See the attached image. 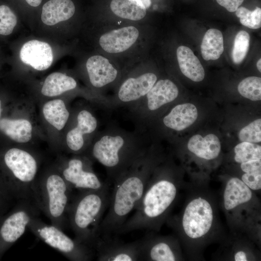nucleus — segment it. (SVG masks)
<instances>
[{"label": "nucleus", "mask_w": 261, "mask_h": 261, "mask_svg": "<svg viewBox=\"0 0 261 261\" xmlns=\"http://www.w3.org/2000/svg\"><path fill=\"white\" fill-rule=\"evenodd\" d=\"M256 66H257V69H258V71L260 72H261V58H260L258 60V61L257 62Z\"/></svg>", "instance_id": "nucleus-40"}, {"label": "nucleus", "mask_w": 261, "mask_h": 261, "mask_svg": "<svg viewBox=\"0 0 261 261\" xmlns=\"http://www.w3.org/2000/svg\"><path fill=\"white\" fill-rule=\"evenodd\" d=\"M234 151V160L237 163L261 160V147L253 143L242 142L235 146Z\"/></svg>", "instance_id": "nucleus-29"}, {"label": "nucleus", "mask_w": 261, "mask_h": 261, "mask_svg": "<svg viewBox=\"0 0 261 261\" xmlns=\"http://www.w3.org/2000/svg\"><path fill=\"white\" fill-rule=\"evenodd\" d=\"M124 141L120 136L105 135L94 145L92 154L94 159L105 167L113 183L126 170L121 154Z\"/></svg>", "instance_id": "nucleus-8"}, {"label": "nucleus", "mask_w": 261, "mask_h": 261, "mask_svg": "<svg viewBox=\"0 0 261 261\" xmlns=\"http://www.w3.org/2000/svg\"><path fill=\"white\" fill-rule=\"evenodd\" d=\"M77 119V126L70 130L66 135V143L68 147L75 152L79 151L83 146V135L92 133L97 126L96 118L87 110L80 111Z\"/></svg>", "instance_id": "nucleus-17"}, {"label": "nucleus", "mask_w": 261, "mask_h": 261, "mask_svg": "<svg viewBox=\"0 0 261 261\" xmlns=\"http://www.w3.org/2000/svg\"><path fill=\"white\" fill-rule=\"evenodd\" d=\"M141 261H174L177 255L173 241L168 238L150 235L140 239Z\"/></svg>", "instance_id": "nucleus-15"}, {"label": "nucleus", "mask_w": 261, "mask_h": 261, "mask_svg": "<svg viewBox=\"0 0 261 261\" xmlns=\"http://www.w3.org/2000/svg\"><path fill=\"white\" fill-rule=\"evenodd\" d=\"M26 2L30 6L33 7H37L39 6L42 0H25Z\"/></svg>", "instance_id": "nucleus-39"}, {"label": "nucleus", "mask_w": 261, "mask_h": 261, "mask_svg": "<svg viewBox=\"0 0 261 261\" xmlns=\"http://www.w3.org/2000/svg\"><path fill=\"white\" fill-rule=\"evenodd\" d=\"M28 228L36 237L71 261H90L95 254L93 248L70 238L62 230L45 223L39 217L30 221Z\"/></svg>", "instance_id": "nucleus-6"}, {"label": "nucleus", "mask_w": 261, "mask_h": 261, "mask_svg": "<svg viewBox=\"0 0 261 261\" xmlns=\"http://www.w3.org/2000/svg\"><path fill=\"white\" fill-rule=\"evenodd\" d=\"M114 182L108 211L99 227V237H108L116 233L135 209L143 197L150 179L148 161L135 162Z\"/></svg>", "instance_id": "nucleus-2"}, {"label": "nucleus", "mask_w": 261, "mask_h": 261, "mask_svg": "<svg viewBox=\"0 0 261 261\" xmlns=\"http://www.w3.org/2000/svg\"><path fill=\"white\" fill-rule=\"evenodd\" d=\"M20 58L25 64L38 71L48 69L53 60V54L47 43L37 40L24 44L20 51Z\"/></svg>", "instance_id": "nucleus-16"}, {"label": "nucleus", "mask_w": 261, "mask_h": 261, "mask_svg": "<svg viewBox=\"0 0 261 261\" xmlns=\"http://www.w3.org/2000/svg\"><path fill=\"white\" fill-rule=\"evenodd\" d=\"M235 261H246L247 260V255L243 251H237L234 256Z\"/></svg>", "instance_id": "nucleus-37"}, {"label": "nucleus", "mask_w": 261, "mask_h": 261, "mask_svg": "<svg viewBox=\"0 0 261 261\" xmlns=\"http://www.w3.org/2000/svg\"><path fill=\"white\" fill-rule=\"evenodd\" d=\"M94 47L128 70L149 58L152 32L149 24L95 21Z\"/></svg>", "instance_id": "nucleus-1"}, {"label": "nucleus", "mask_w": 261, "mask_h": 261, "mask_svg": "<svg viewBox=\"0 0 261 261\" xmlns=\"http://www.w3.org/2000/svg\"><path fill=\"white\" fill-rule=\"evenodd\" d=\"M1 101L0 100V116L1 115Z\"/></svg>", "instance_id": "nucleus-41"}, {"label": "nucleus", "mask_w": 261, "mask_h": 261, "mask_svg": "<svg viewBox=\"0 0 261 261\" xmlns=\"http://www.w3.org/2000/svg\"><path fill=\"white\" fill-rule=\"evenodd\" d=\"M198 111L193 104L186 103L174 107L163 119L168 128L181 131L191 126L197 119Z\"/></svg>", "instance_id": "nucleus-21"}, {"label": "nucleus", "mask_w": 261, "mask_h": 261, "mask_svg": "<svg viewBox=\"0 0 261 261\" xmlns=\"http://www.w3.org/2000/svg\"><path fill=\"white\" fill-rule=\"evenodd\" d=\"M238 91L243 97L253 101L261 100V78L249 76L243 79L238 84Z\"/></svg>", "instance_id": "nucleus-28"}, {"label": "nucleus", "mask_w": 261, "mask_h": 261, "mask_svg": "<svg viewBox=\"0 0 261 261\" xmlns=\"http://www.w3.org/2000/svg\"><path fill=\"white\" fill-rule=\"evenodd\" d=\"M177 192L174 181L167 176H155L150 179L134 213L116 233L143 229L158 230L174 203Z\"/></svg>", "instance_id": "nucleus-4"}, {"label": "nucleus", "mask_w": 261, "mask_h": 261, "mask_svg": "<svg viewBox=\"0 0 261 261\" xmlns=\"http://www.w3.org/2000/svg\"><path fill=\"white\" fill-rule=\"evenodd\" d=\"M179 90L176 85L168 79L157 80L145 95L147 106L154 111L174 101L178 96Z\"/></svg>", "instance_id": "nucleus-18"}, {"label": "nucleus", "mask_w": 261, "mask_h": 261, "mask_svg": "<svg viewBox=\"0 0 261 261\" xmlns=\"http://www.w3.org/2000/svg\"><path fill=\"white\" fill-rule=\"evenodd\" d=\"M75 6L72 0H50L43 6L41 20L48 26L69 20L75 14Z\"/></svg>", "instance_id": "nucleus-19"}, {"label": "nucleus", "mask_w": 261, "mask_h": 261, "mask_svg": "<svg viewBox=\"0 0 261 261\" xmlns=\"http://www.w3.org/2000/svg\"><path fill=\"white\" fill-rule=\"evenodd\" d=\"M85 67L91 85L97 88L116 82L122 72H127L115 61L96 51L87 59Z\"/></svg>", "instance_id": "nucleus-12"}, {"label": "nucleus", "mask_w": 261, "mask_h": 261, "mask_svg": "<svg viewBox=\"0 0 261 261\" xmlns=\"http://www.w3.org/2000/svg\"><path fill=\"white\" fill-rule=\"evenodd\" d=\"M60 173L73 190L98 189L105 183L102 182L80 158H73L67 160Z\"/></svg>", "instance_id": "nucleus-14"}, {"label": "nucleus", "mask_w": 261, "mask_h": 261, "mask_svg": "<svg viewBox=\"0 0 261 261\" xmlns=\"http://www.w3.org/2000/svg\"><path fill=\"white\" fill-rule=\"evenodd\" d=\"M176 57L179 69L187 77L194 82H201L204 78V70L192 50L180 45L176 50Z\"/></svg>", "instance_id": "nucleus-20"}, {"label": "nucleus", "mask_w": 261, "mask_h": 261, "mask_svg": "<svg viewBox=\"0 0 261 261\" xmlns=\"http://www.w3.org/2000/svg\"><path fill=\"white\" fill-rule=\"evenodd\" d=\"M240 168L245 173L261 172V160H251L242 162Z\"/></svg>", "instance_id": "nucleus-35"}, {"label": "nucleus", "mask_w": 261, "mask_h": 261, "mask_svg": "<svg viewBox=\"0 0 261 261\" xmlns=\"http://www.w3.org/2000/svg\"><path fill=\"white\" fill-rule=\"evenodd\" d=\"M218 4L230 12H234L244 0H216Z\"/></svg>", "instance_id": "nucleus-36"}, {"label": "nucleus", "mask_w": 261, "mask_h": 261, "mask_svg": "<svg viewBox=\"0 0 261 261\" xmlns=\"http://www.w3.org/2000/svg\"><path fill=\"white\" fill-rule=\"evenodd\" d=\"M147 10L152 4L151 0H137Z\"/></svg>", "instance_id": "nucleus-38"}, {"label": "nucleus", "mask_w": 261, "mask_h": 261, "mask_svg": "<svg viewBox=\"0 0 261 261\" xmlns=\"http://www.w3.org/2000/svg\"><path fill=\"white\" fill-rule=\"evenodd\" d=\"M43 113L46 120L58 130L65 126L69 113L64 102L60 99L50 101L43 108Z\"/></svg>", "instance_id": "nucleus-27"}, {"label": "nucleus", "mask_w": 261, "mask_h": 261, "mask_svg": "<svg viewBox=\"0 0 261 261\" xmlns=\"http://www.w3.org/2000/svg\"><path fill=\"white\" fill-rule=\"evenodd\" d=\"M249 41V34L246 31L241 30L236 34L232 53L235 64H240L244 59L248 50Z\"/></svg>", "instance_id": "nucleus-30"}, {"label": "nucleus", "mask_w": 261, "mask_h": 261, "mask_svg": "<svg viewBox=\"0 0 261 261\" xmlns=\"http://www.w3.org/2000/svg\"><path fill=\"white\" fill-rule=\"evenodd\" d=\"M251 189L243 181L237 177H232L227 182L223 199L227 210L234 209L238 205L249 202L252 198Z\"/></svg>", "instance_id": "nucleus-23"}, {"label": "nucleus", "mask_w": 261, "mask_h": 261, "mask_svg": "<svg viewBox=\"0 0 261 261\" xmlns=\"http://www.w3.org/2000/svg\"><path fill=\"white\" fill-rule=\"evenodd\" d=\"M235 15L244 26L252 29H258L261 27V9L259 7L251 11L246 7L240 6L236 10Z\"/></svg>", "instance_id": "nucleus-31"}, {"label": "nucleus", "mask_w": 261, "mask_h": 261, "mask_svg": "<svg viewBox=\"0 0 261 261\" xmlns=\"http://www.w3.org/2000/svg\"><path fill=\"white\" fill-rule=\"evenodd\" d=\"M149 58L134 65L136 74L130 75L122 81L117 90V97L127 102L145 96L158 80L157 75L146 69Z\"/></svg>", "instance_id": "nucleus-10"}, {"label": "nucleus", "mask_w": 261, "mask_h": 261, "mask_svg": "<svg viewBox=\"0 0 261 261\" xmlns=\"http://www.w3.org/2000/svg\"><path fill=\"white\" fill-rule=\"evenodd\" d=\"M147 10L137 0H110L96 21L149 24Z\"/></svg>", "instance_id": "nucleus-13"}, {"label": "nucleus", "mask_w": 261, "mask_h": 261, "mask_svg": "<svg viewBox=\"0 0 261 261\" xmlns=\"http://www.w3.org/2000/svg\"><path fill=\"white\" fill-rule=\"evenodd\" d=\"M76 86L77 83L73 78L61 72H55L46 78L41 92L44 96L54 97L73 89Z\"/></svg>", "instance_id": "nucleus-25"}, {"label": "nucleus", "mask_w": 261, "mask_h": 261, "mask_svg": "<svg viewBox=\"0 0 261 261\" xmlns=\"http://www.w3.org/2000/svg\"><path fill=\"white\" fill-rule=\"evenodd\" d=\"M202 57L205 60H217L224 51L223 37L216 29H209L205 33L201 45Z\"/></svg>", "instance_id": "nucleus-26"}, {"label": "nucleus", "mask_w": 261, "mask_h": 261, "mask_svg": "<svg viewBox=\"0 0 261 261\" xmlns=\"http://www.w3.org/2000/svg\"><path fill=\"white\" fill-rule=\"evenodd\" d=\"M188 148L199 158L211 160L219 155L221 145L218 137L214 134H207L204 137L196 134L189 139Z\"/></svg>", "instance_id": "nucleus-22"}, {"label": "nucleus", "mask_w": 261, "mask_h": 261, "mask_svg": "<svg viewBox=\"0 0 261 261\" xmlns=\"http://www.w3.org/2000/svg\"><path fill=\"white\" fill-rule=\"evenodd\" d=\"M238 137L242 142L259 143L261 141V119H257L242 128Z\"/></svg>", "instance_id": "nucleus-33"}, {"label": "nucleus", "mask_w": 261, "mask_h": 261, "mask_svg": "<svg viewBox=\"0 0 261 261\" xmlns=\"http://www.w3.org/2000/svg\"><path fill=\"white\" fill-rule=\"evenodd\" d=\"M0 130L12 140L19 143H26L32 137V126L30 122L25 119L0 120Z\"/></svg>", "instance_id": "nucleus-24"}, {"label": "nucleus", "mask_w": 261, "mask_h": 261, "mask_svg": "<svg viewBox=\"0 0 261 261\" xmlns=\"http://www.w3.org/2000/svg\"><path fill=\"white\" fill-rule=\"evenodd\" d=\"M213 221L211 204L206 200L199 197L191 200L186 206L182 218V226L188 237L199 239L208 233Z\"/></svg>", "instance_id": "nucleus-9"}, {"label": "nucleus", "mask_w": 261, "mask_h": 261, "mask_svg": "<svg viewBox=\"0 0 261 261\" xmlns=\"http://www.w3.org/2000/svg\"><path fill=\"white\" fill-rule=\"evenodd\" d=\"M12 176V190L19 200L33 199V188L37 178L38 162L29 152L18 148L8 150L3 157Z\"/></svg>", "instance_id": "nucleus-7"}, {"label": "nucleus", "mask_w": 261, "mask_h": 261, "mask_svg": "<svg viewBox=\"0 0 261 261\" xmlns=\"http://www.w3.org/2000/svg\"><path fill=\"white\" fill-rule=\"evenodd\" d=\"M100 261H141V241L124 243L116 239L99 237L94 246Z\"/></svg>", "instance_id": "nucleus-11"}, {"label": "nucleus", "mask_w": 261, "mask_h": 261, "mask_svg": "<svg viewBox=\"0 0 261 261\" xmlns=\"http://www.w3.org/2000/svg\"><path fill=\"white\" fill-rule=\"evenodd\" d=\"M241 180L251 189L259 190L261 188V172L244 173Z\"/></svg>", "instance_id": "nucleus-34"}, {"label": "nucleus", "mask_w": 261, "mask_h": 261, "mask_svg": "<svg viewBox=\"0 0 261 261\" xmlns=\"http://www.w3.org/2000/svg\"><path fill=\"white\" fill-rule=\"evenodd\" d=\"M73 189L60 172H50L36 178L33 199L51 224L63 231L68 224L67 211Z\"/></svg>", "instance_id": "nucleus-5"}, {"label": "nucleus", "mask_w": 261, "mask_h": 261, "mask_svg": "<svg viewBox=\"0 0 261 261\" xmlns=\"http://www.w3.org/2000/svg\"><path fill=\"white\" fill-rule=\"evenodd\" d=\"M110 197V185L107 183L101 188L78 191L72 196L67 215L74 239L94 249Z\"/></svg>", "instance_id": "nucleus-3"}, {"label": "nucleus", "mask_w": 261, "mask_h": 261, "mask_svg": "<svg viewBox=\"0 0 261 261\" xmlns=\"http://www.w3.org/2000/svg\"><path fill=\"white\" fill-rule=\"evenodd\" d=\"M17 17L7 5H0V36H7L12 33L17 24Z\"/></svg>", "instance_id": "nucleus-32"}]
</instances>
